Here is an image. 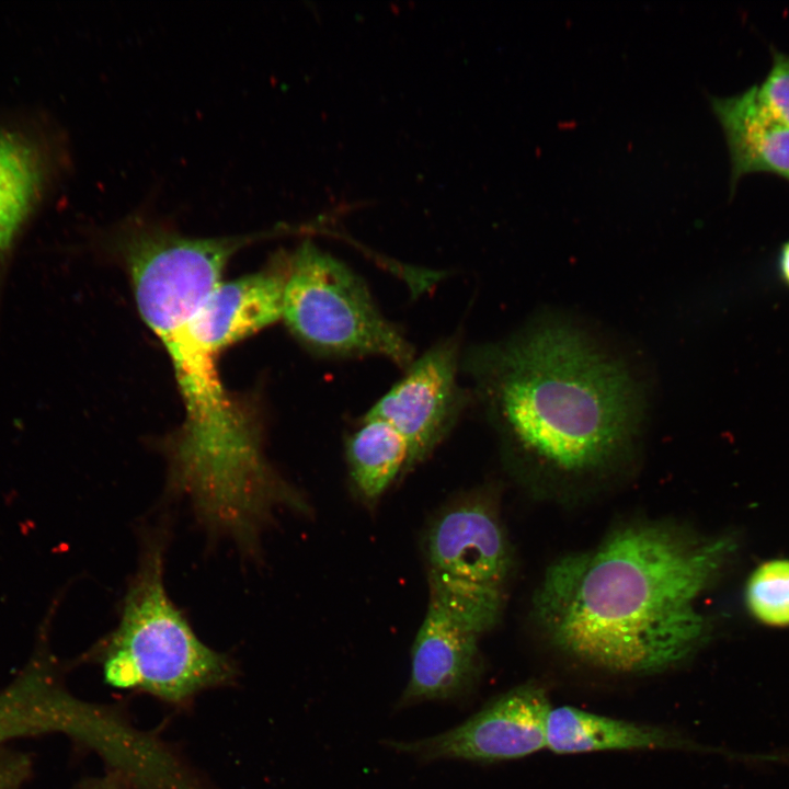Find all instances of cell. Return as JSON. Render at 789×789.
Instances as JSON below:
<instances>
[{
  "label": "cell",
  "mask_w": 789,
  "mask_h": 789,
  "mask_svg": "<svg viewBox=\"0 0 789 789\" xmlns=\"http://www.w3.org/2000/svg\"><path fill=\"white\" fill-rule=\"evenodd\" d=\"M249 236L195 238L140 215L123 221L111 244L122 256L140 316L164 346L184 404L169 438L172 488L209 529L252 546L287 491L267 464L253 410L222 385L218 355L193 332L190 317L218 285Z\"/></svg>",
  "instance_id": "6da1fadb"
},
{
  "label": "cell",
  "mask_w": 789,
  "mask_h": 789,
  "mask_svg": "<svg viewBox=\"0 0 789 789\" xmlns=\"http://www.w3.org/2000/svg\"><path fill=\"white\" fill-rule=\"evenodd\" d=\"M733 550L665 523L622 527L546 570L533 601L552 645L578 661L624 675H651L693 658L709 638L700 595Z\"/></svg>",
  "instance_id": "7a4b0ae2"
},
{
  "label": "cell",
  "mask_w": 789,
  "mask_h": 789,
  "mask_svg": "<svg viewBox=\"0 0 789 789\" xmlns=\"http://www.w3.org/2000/svg\"><path fill=\"white\" fill-rule=\"evenodd\" d=\"M471 402L518 447L565 471L621 455L640 428L643 401L630 369L585 332L530 325L464 347Z\"/></svg>",
  "instance_id": "3957f363"
},
{
  "label": "cell",
  "mask_w": 789,
  "mask_h": 789,
  "mask_svg": "<svg viewBox=\"0 0 789 789\" xmlns=\"http://www.w3.org/2000/svg\"><path fill=\"white\" fill-rule=\"evenodd\" d=\"M107 684L139 688L179 701L227 681L229 660L205 645L170 599L163 583V547L152 542L125 595L121 619L105 641Z\"/></svg>",
  "instance_id": "277c9868"
},
{
  "label": "cell",
  "mask_w": 789,
  "mask_h": 789,
  "mask_svg": "<svg viewBox=\"0 0 789 789\" xmlns=\"http://www.w3.org/2000/svg\"><path fill=\"white\" fill-rule=\"evenodd\" d=\"M282 319L319 356H377L403 370L415 358L413 345L382 315L361 276L309 240L289 253Z\"/></svg>",
  "instance_id": "5b68a950"
},
{
  "label": "cell",
  "mask_w": 789,
  "mask_h": 789,
  "mask_svg": "<svg viewBox=\"0 0 789 789\" xmlns=\"http://www.w3.org/2000/svg\"><path fill=\"white\" fill-rule=\"evenodd\" d=\"M551 708L546 688L528 682L500 695L453 729L424 739L387 744L421 762L517 759L547 747Z\"/></svg>",
  "instance_id": "8992f818"
},
{
  "label": "cell",
  "mask_w": 789,
  "mask_h": 789,
  "mask_svg": "<svg viewBox=\"0 0 789 789\" xmlns=\"http://www.w3.org/2000/svg\"><path fill=\"white\" fill-rule=\"evenodd\" d=\"M461 351L456 335L435 343L365 413L401 434L409 448L407 467L426 458L471 402L458 379Z\"/></svg>",
  "instance_id": "52a82bcc"
},
{
  "label": "cell",
  "mask_w": 789,
  "mask_h": 789,
  "mask_svg": "<svg viewBox=\"0 0 789 789\" xmlns=\"http://www.w3.org/2000/svg\"><path fill=\"white\" fill-rule=\"evenodd\" d=\"M480 636L462 618L428 602L412 647L410 679L397 707L455 701L470 696L482 673Z\"/></svg>",
  "instance_id": "ba28073f"
},
{
  "label": "cell",
  "mask_w": 789,
  "mask_h": 789,
  "mask_svg": "<svg viewBox=\"0 0 789 789\" xmlns=\"http://www.w3.org/2000/svg\"><path fill=\"white\" fill-rule=\"evenodd\" d=\"M426 546L431 570L503 590L510 551L487 502L466 500L445 511L432 525Z\"/></svg>",
  "instance_id": "9c48e42d"
},
{
  "label": "cell",
  "mask_w": 789,
  "mask_h": 789,
  "mask_svg": "<svg viewBox=\"0 0 789 789\" xmlns=\"http://www.w3.org/2000/svg\"><path fill=\"white\" fill-rule=\"evenodd\" d=\"M289 254H276L263 270L220 282L190 317L194 334L217 355L277 322L283 316Z\"/></svg>",
  "instance_id": "30bf717a"
},
{
  "label": "cell",
  "mask_w": 789,
  "mask_h": 789,
  "mask_svg": "<svg viewBox=\"0 0 789 789\" xmlns=\"http://www.w3.org/2000/svg\"><path fill=\"white\" fill-rule=\"evenodd\" d=\"M547 748L557 754L603 751L713 752L754 766L761 762L759 754L721 751L695 742L674 730L611 718L573 706L550 709Z\"/></svg>",
  "instance_id": "8fae6325"
},
{
  "label": "cell",
  "mask_w": 789,
  "mask_h": 789,
  "mask_svg": "<svg viewBox=\"0 0 789 789\" xmlns=\"http://www.w3.org/2000/svg\"><path fill=\"white\" fill-rule=\"evenodd\" d=\"M728 145L731 193L741 176L768 172L789 182V125L758 96L757 85L731 96H711Z\"/></svg>",
  "instance_id": "7c38bea8"
},
{
  "label": "cell",
  "mask_w": 789,
  "mask_h": 789,
  "mask_svg": "<svg viewBox=\"0 0 789 789\" xmlns=\"http://www.w3.org/2000/svg\"><path fill=\"white\" fill-rule=\"evenodd\" d=\"M47 172L46 155L34 140L0 129V259L35 206Z\"/></svg>",
  "instance_id": "4fadbf2b"
},
{
  "label": "cell",
  "mask_w": 789,
  "mask_h": 789,
  "mask_svg": "<svg viewBox=\"0 0 789 789\" xmlns=\"http://www.w3.org/2000/svg\"><path fill=\"white\" fill-rule=\"evenodd\" d=\"M351 476L368 500L380 496L407 467L409 448L389 423L364 415L346 441Z\"/></svg>",
  "instance_id": "5bb4252c"
},
{
  "label": "cell",
  "mask_w": 789,
  "mask_h": 789,
  "mask_svg": "<svg viewBox=\"0 0 789 789\" xmlns=\"http://www.w3.org/2000/svg\"><path fill=\"white\" fill-rule=\"evenodd\" d=\"M745 603L754 618L771 627L789 626V560L757 567L746 583Z\"/></svg>",
  "instance_id": "9a60e30c"
},
{
  "label": "cell",
  "mask_w": 789,
  "mask_h": 789,
  "mask_svg": "<svg viewBox=\"0 0 789 789\" xmlns=\"http://www.w3.org/2000/svg\"><path fill=\"white\" fill-rule=\"evenodd\" d=\"M758 96L780 121L789 125V54L771 47V66L758 87Z\"/></svg>",
  "instance_id": "2e32d148"
},
{
  "label": "cell",
  "mask_w": 789,
  "mask_h": 789,
  "mask_svg": "<svg viewBox=\"0 0 789 789\" xmlns=\"http://www.w3.org/2000/svg\"><path fill=\"white\" fill-rule=\"evenodd\" d=\"M25 771L24 761L18 757H0V789H16Z\"/></svg>",
  "instance_id": "e0dca14e"
},
{
  "label": "cell",
  "mask_w": 789,
  "mask_h": 789,
  "mask_svg": "<svg viewBox=\"0 0 789 789\" xmlns=\"http://www.w3.org/2000/svg\"><path fill=\"white\" fill-rule=\"evenodd\" d=\"M778 272L780 279L789 287V240L780 248L778 256Z\"/></svg>",
  "instance_id": "ac0fdd59"
}]
</instances>
